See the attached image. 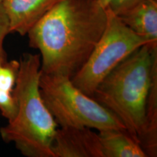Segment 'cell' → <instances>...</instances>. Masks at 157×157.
I'll use <instances>...</instances> for the list:
<instances>
[{"label": "cell", "mask_w": 157, "mask_h": 157, "mask_svg": "<svg viewBox=\"0 0 157 157\" xmlns=\"http://www.w3.org/2000/svg\"><path fill=\"white\" fill-rule=\"evenodd\" d=\"M106 9L95 0H60L29 31V45L40 52L42 74L71 78L101 38Z\"/></svg>", "instance_id": "obj_1"}, {"label": "cell", "mask_w": 157, "mask_h": 157, "mask_svg": "<svg viewBox=\"0 0 157 157\" xmlns=\"http://www.w3.org/2000/svg\"><path fill=\"white\" fill-rule=\"evenodd\" d=\"M19 63L13 90L17 111L0 129V135L5 142L14 143L23 156L52 157L51 146L58 124L41 95L40 56L24 53Z\"/></svg>", "instance_id": "obj_2"}, {"label": "cell", "mask_w": 157, "mask_h": 157, "mask_svg": "<svg viewBox=\"0 0 157 157\" xmlns=\"http://www.w3.org/2000/svg\"><path fill=\"white\" fill-rule=\"evenodd\" d=\"M157 65V42L137 49L100 82L93 97L123 124L140 143L145 108L153 71Z\"/></svg>", "instance_id": "obj_3"}, {"label": "cell", "mask_w": 157, "mask_h": 157, "mask_svg": "<svg viewBox=\"0 0 157 157\" xmlns=\"http://www.w3.org/2000/svg\"><path fill=\"white\" fill-rule=\"evenodd\" d=\"M39 88L45 105L60 127L126 130L113 113L76 87L69 77L41 72Z\"/></svg>", "instance_id": "obj_4"}, {"label": "cell", "mask_w": 157, "mask_h": 157, "mask_svg": "<svg viewBox=\"0 0 157 157\" xmlns=\"http://www.w3.org/2000/svg\"><path fill=\"white\" fill-rule=\"evenodd\" d=\"M106 13V24L101 38L82 67L71 78L90 97L100 82L124 59L144 44L155 43L135 34L109 9Z\"/></svg>", "instance_id": "obj_5"}, {"label": "cell", "mask_w": 157, "mask_h": 157, "mask_svg": "<svg viewBox=\"0 0 157 157\" xmlns=\"http://www.w3.org/2000/svg\"><path fill=\"white\" fill-rule=\"evenodd\" d=\"M51 150L52 157H103L98 132L88 127L58 128Z\"/></svg>", "instance_id": "obj_6"}, {"label": "cell", "mask_w": 157, "mask_h": 157, "mask_svg": "<svg viewBox=\"0 0 157 157\" xmlns=\"http://www.w3.org/2000/svg\"><path fill=\"white\" fill-rule=\"evenodd\" d=\"M60 0H2L1 5L9 21L10 33L28 34Z\"/></svg>", "instance_id": "obj_7"}, {"label": "cell", "mask_w": 157, "mask_h": 157, "mask_svg": "<svg viewBox=\"0 0 157 157\" xmlns=\"http://www.w3.org/2000/svg\"><path fill=\"white\" fill-rule=\"evenodd\" d=\"M118 17L135 34L157 42V0H146Z\"/></svg>", "instance_id": "obj_8"}, {"label": "cell", "mask_w": 157, "mask_h": 157, "mask_svg": "<svg viewBox=\"0 0 157 157\" xmlns=\"http://www.w3.org/2000/svg\"><path fill=\"white\" fill-rule=\"evenodd\" d=\"M103 157H147L140 143L125 129L98 131Z\"/></svg>", "instance_id": "obj_9"}, {"label": "cell", "mask_w": 157, "mask_h": 157, "mask_svg": "<svg viewBox=\"0 0 157 157\" xmlns=\"http://www.w3.org/2000/svg\"><path fill=\"white\" fill-rule=\"evenodd\" d=\"M140 144L147 157L157 156V65L153 71L145 108V124Z\"/></svg>", "instance_id": "obj_10"}, {"label": "cell", "mask_w": 157, "mask_h": 157, "mask_svg": "<svg viewBox=\"0 0 157 157\" xmlns=\"http://www.w3.org/2000/svg\"><path fill=\"white\" fill-rule=\"evenodd\" d=\"M20 63L17 60L0 63V90L13 92L16 84Z\"/></svg>", "instance_id": "obj_11"}, {"label": "cell", "mask_w": 157, "mask_h": 157, "mask_svg": "<svg viewBox=\"0 0 157 157\" xmlns=\"http://www.w3.org/2000/svg\"><path fill=\"white\" fill-rule=\"evenodd\" d=\"M17 111V104L13 92L0 90V112L4 117L10 121Z\"/></svg>", "instance_id": "obj_12"}, {"label": "cell", "mask_w": 157, "mask_h": 157, "mask_svg": "<svg viewBox=\"0 0 157 157\" xmlns=\"http://www.w3.org/2000/svg\"><path fill=\"white\" fill-rule=\"evenodd\" d=\"M144 1L146 0H111L106 9L119 16Z\"/></svg>", "instance_id": "obj_13"}, {"label": "cell", "mask_w": 157, "mask_h": 157, "mask_svg": "<svg viewBox=\"0 0 157 157\" xmlns=\"http://www.w3.org/2000/svg\"><path fill=\"white\" fill-rule=\"evenodd\" d=\"M8 34H10L9 21L0 3V63L6 60V55L4 50V41Z\"/></svg>", "instance_id": "obj_14"}, {"label": "cell", "mask_w": 157, "mask_h": 157, "mask_svg": "<svg viewBox=\"0 0 157 157\" xmlns=\"http://www.w3.org/2000/svg\"><path fill=\"white\" fill-rule=\"evenodd\" d=\"M95 2L104 9H106L111 0H95Z\"/></svg>", "instance_id": "obj_15"}, {"label": "cell", "mask_w": 157, "mask_h": 157, "mask_svg": "<svg viewBox=\"0 0 157 157\" xmlns=\"http://www.w3.org/2000/svg\"><path fill=\"white\" fill-rule=\"evenodd\" d=\"M2 0H0V3H1V2H2Z\"/></svg>", "instance_id": "obj_16"}]
</instances>
